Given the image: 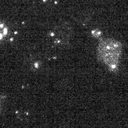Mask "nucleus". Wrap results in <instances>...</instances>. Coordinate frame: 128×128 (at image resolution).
<instances>
[{
  "instance_id": "1",
  "label": "nucleus",
  "mask_w": 128,
  "mask_h": 128,
  "mask_svg": "<svg viewBox=\"0 0 128 128\" xmlns=\"http://www.w3.org/2000/svg\"><path fill=\"white\" fill-rule=\"evenodd\" d=\"M122 54V44L117 39L102 38L97 46L98 58L112 73L118 71Z\"/></svg>"
},
{
  "instance_id": "2",
  "label": "nucleus",
  "mask_w": 128,
  "mask_h": 128,
  "mask_svg": "<svg viewBox=\"0 0 128 128\" xmlns=\"http://www.w3.org/2000/svg\"><path fill=\"white\" fill-rule=\"evenodd\" d=\"M72 34L71 27L68 23H63L54 28L51 33V37L56 44L63 46L68 44Z\"/></svg>"
},
{
  "instance_id": "3",
  "label": "nucleus",
  "mask_w": 128,
  "mask_h": 128,
  "mask_svg": "<svg viewBox=\"0 0 128 128\" xmlns=\"http://www.w3.org/2000/svg\"><path fill=\"white\" fill-rule=\"evenodd\" d=\"M7 34V28L5 27L3 24H0V39L6 35Z\"/></svg>"
},
{
  "instance_id": "4",
  "label": "nucleus",
  "mask_w": 128,
  "mask_h": 128,
  "mask_svg": "<svg viewBox=\"0 0 128 128\" xmlns=\"http://www.w3.org/2000/svg\"><path fill=\"white\" fill-rule=\"evenodd\" d=\"M92 36L95 37V38H99L101 36V32L98 29H95V30L92 31Z\"/></svg>"
},
{
  "instance_id": "5",
  "label": "nucleus",
  "mask_w": 128,
  "mask_h": 128,
  "mask_svg": "<svg viewBox=\"0 0 128 128\" xmlns=\"http://www.w3.org/2000/svg\"><path fill=\"white\" fill-rule=\"evenodd\" d=\"M1 102V101H0ZM0 108H1V103H0Z\"/></svg>"
}]
</instances>
